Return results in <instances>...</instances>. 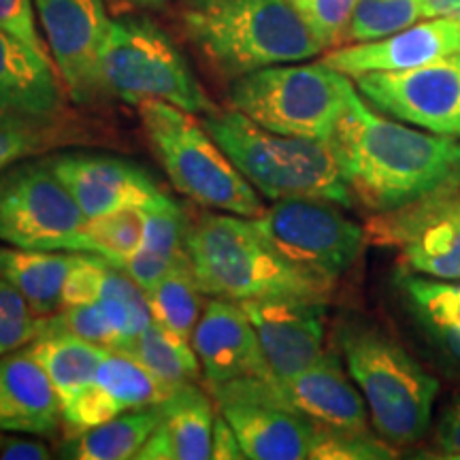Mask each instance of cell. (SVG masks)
Wrapping results in <instances>:
<instances>
[{
    "label": "cell",
    "instance_id": "obj_20",
    "mask_svg": "<svg viewBox=\"0 0 460 460\" xmlns=\"http://www.w3.org/2000/svg\"><path fill=\"white\" fill-rule=\"evenodd\" d=\"M292 407L320 427L371 430L369 407L335 352H324L301 376L279 384Z\"/></svg>",
    "mask_w": 460,
    "mask_h": 460
},
{
    "label": "cell",
    "instance_id": "obj_19",
    "mask_svg": "<svg viewBox=\"0 0 460 460\" xmlns=\"http://www.w3.org/2000/svg\"><path fill=\"white\" fill-rule=\"evenodd\" d=\"M62 402L43 367L26 349L0 356V433H56Z\"/></svg>",
    "mask_w": 460,
    "mask_h": 460
},
{
    "label": "cell",
    "instance_id": "obj_16",
    "mask_svg": "<svg viewBox=\"0 0 460 460\" xmlns=\"http://www.w3.org/2000/svg\"><path fill=\"white\" fill-rule=\"evenodd\" d=\"M48 160L88 220L119 207L149 205L164 194L143 166L128 160L92 154H58Z\"/></svg>",
    "mask_w": 460,
    "mask_h": 460
},
{
    "label": "cell",
    "instance_id": "obj_43",
    "mask_svg": "<svg viewBox=\"0 0 460 460\" xmlns=\"http://www.w3.org/2000/svg\"><path fill=\"white\" fill-rule=\"evenodd\" d=\"M211 458L214 460H243L245 454L241 450L233 427L226 418L217 416L214 420V430H211Z\"/></svg>",
    "mask_w": 460,
    "mask_h": 460
},
{
    "label": "cell",
    "instance_id": "obj_46",
    "mask_svg": "<svg viewBox=\"0 0 460 460\" xmlns=\"http://www.w3.org/2000/svg\"><path fill=\"white\" fill-rule=\"evenodd\" d=\"M130 3H137V4H160L163 0H130Z\"/></svg>",
    "mask_w": 460,
    "mask_h": 460
},
{
    "label": "cell",
    "instance_id": "obj_4",
    "mask_svg": "<svg viewBox=\"0 0 460 460\" xmlns=\"http://www.w3.org/2000/svg\"><path fill=\"white\" fill-rule=\"evenodd\" d=\"M337 345L365 396L376 433L396 447L422 441L439 393L437 377L371 322L345 318L337 326Z\"/></svg>",
    "mask_w": 460,
    "mask_h": 460
},
{
    "label": "cell",
    "instance_id": "obj_27",
    "mask_svg": "<svg viewBox=\"0 0 460 460\" xmlns=\"http://www.w3.org/2000/svg\"><path fill=\"white\" fill-rule=\"evenodd\" d=\"M163 418V405L132 410L115 416L105 424L68 437L62 446V456L73 460H128L137 454L156 430Z\"/></svg>",
    "mask_w": 460,
    "mask_h": 460
},
{
    "label": "cell",
    "instance_id": "obj_25",
    "mask_svg": "<svg viewBox=\"0 0 460 460\" xmlns=\"http://www.w3.org/2000/svg\"><path fill=\"white\" fill-rule=\"evenodd\" d=\"M186 216L177 200L163 197L147 205V224L143 243L122 271L130 275L143 290H152L175 267L186 252Z\"/></svg>",
    "mask_w": 460,
    "mask_h": 460
},
{
    "label": "cell",
    "instance_id": "obj_39",
    "mask_svg": "<svg viewBox=\"0 0 460 460\" xmlns=\"http://www.w3.org/2000/svg\"><path fill=\"white\" fill-rule=\"evenodd\" d=\"M107 267L109 262L105 258L88 252H75L73 264L62 286V307L99 301Z\"/></svg>",
    "mask_w": 460,
    "mask_h": 460
},
{
    "label": "cell",
    "instance_id": "obj_40",
    "mask_svg": "<svg viewBox=\"0 0 460 460\" xmlns=\"http://www.w3.org/2000/svg\"><path fill=\"white\" fill-rule=\"evenodd\" d=\"M56 326L62 331L73 332V335L85 339V341L102 345L107 349L118 348V335H115L111 322L107 320L102 307L96 303L73 305V307H62V312L49 315Z\"/></svg>",
    "mask_w": 460,
    "mask_h": 460
},
{
    "label": "cell",
    "instance_id": "obj_11",
    "mask_svg": "<svg viewBox=\"0 0 460 460\" xmlns=\"http://www.w3.org/2000/svg\"><path fill=\"white\" fill-rule=\"evenodd\" d=\"M217 410L237 433L245 458L303 460L312 452L315 422L292 407L275 379L237 377L207 384Z\"/></svg>",
    "mask_w": 460,
    "mask_h": 460
},
{
    "label": "cell",
    "instance_id": "obj_5",
    "mask_svg": "<svg viewBox=\"0 0 460 460\" xmlns=\"http://www.w3.org/2000/svg\"><path fill=\"white\" fill-rule=\"evenodd\" d=\"M203 126L241 175L269 200L314 197L354 205L331 143L271 132L237 109H216L205 115Z\"/></svg>",
    "mask_w": 460,
    "mask_h": 460
},
{
    "label": "cell",
    "instance_id": "obj_7",
    "mask_svg": "<svg viewBox=\"0 0 460 460\" xmlns=\"http://www.w3.org/2000/svg\"><path fill=\"white\" fill-rule=\"evenodd\" d=\"M356 92L324 62L273 65L234 79L230 105L262 128L329 143Z\"/></svg>",
    "mask_w": 460,
    "mask_h": 460
},
{
    "label": "cell",
    "instance_id": "obj_42",
    "mask_svg": "<svg viewBox=\"0 0 460 460\" xmlns=\"http://www.w3.org/2000/svg\"><path fill=\"white\" fill-rule=\"evenodd\" d=\"M435 441L446 456L460 458V394L454 396L441 411Z\"/></svg>",
    "mask_w": 460,
    "mask_h": 460
},
{
    "label": "cell",
    "instance_id": "obj_32",
    "mask_svg": "<svg viewBox=\"0 0 460 460\" xmlns=\"http://www.w3.org/2000/svg\"><path fill=\"white\" fill-rule=\"evenodd\" d=\"M99 305L118 335L115 349L124 348L132 339L139 337L154 322L147 292L128 273L111 264L107 267L105 281H102Z\"/></svg>",
    "mask_w": 460,
    "mask_h": 460
},
{
    "label": "cell",
    "instance_id": "obj_17",
    "mask_svg": "<svg viewBox=\"0 0 460 460\" xmlns=\"http://www.w3.org/2000/svg\"><path fill=\"white\" fill-rule=\"evenodd\" d=\"M452 54H460V20L433 17L377 41L332 49L322 62L356 79L367 73L407 71Z\"/></svg>",
    "mask_w": 460,
    "mask_h": 460
},
{
    "label": "cell",
    "instance_id": "obj_8",
    "mask_svg": "<svg viewBox=\"0 0 460 460\" xmlns=\"http://www.w3.org/2000/svg\"><path fill=\"white\" fill-rule=\"evenodd\" d=\"M102 85L107 94L128 105L164 101L194 115L217 109L169 34L147 17L111 20L102 54Z\"/></svg>",
    "mask_w": 460,
    "mask_h": 460
},
{
    "label": "cell",
    "instance_id": "obj_23",
    "mask_svg": "<svg viewBox=\"0 0 460 460\" xmlns=\"http://www.w3.org/2000/svg\"><path fill=\"white\" fill-rule=\"evenodd\" d=\"M214 420V405L197 384L175 388L163 402V418L137 454V460L211 458Z\"/></svg>",
    "mask_w": 460,
    "mask_h": 460
},
{
    "label": "cell",
    "instance_id": "obj_14",
    "mask_svg": "<svg viewBox=\"0 0 460 460\" xmlns=\"http://www.w3.org/2000/svg\"><path fill=\"white\" fill-rule=\"evenodd\" d=\"M34 9L66 94L77 105L107 94L102 54L111 20L102 0H34Z\"/></svg>",
    "mask_w": 460,
    "mask_h": 460
},
{
    "label": "cell",
    "instance_id": "obj_47",
    "mask_svg": "<svg viewBox=\"0 0 460 460\" xmlns=\"http://www.w3.org/2000/svg\"><path fill=\"white\" fill-rule=\"evenodd\" d=\"M0 437H3V435H0Z\"/></svg>",
    "mask_w": 460,
    "mask_h": 460
},
{
    "label": "cell",
    "instance_id": "obj_35",
    "mask_svg": "<svg viewBox=\"0 0 460 460\" xmlns=\"http://www.w3.org/2000/svg\"><path fill=\"white\" fill-rule=\"evenodd\" d=\"M394 446L371 430L331 429L315 424L309 458L314 460H386L394 458Z\"/></svg>",
    "mask_w": 460,
    "mask_h": 460
},
{
    "label": "cell",
    "instance_id": "obj_29",
    "mask_svg": "<svg viewBox=\"0 0 460 460\" xmlns=\"http://www.w3.org/2000/svg\"><path fill=\"white\" fill-rule=\"evenodd\" d=\"M147 205H128L109 211L85 222L77 239L75 252L96 254L111 264L124 269V264L139 252L146 234Z\"/></svg>",
    "mask_w": 460,
    "mask_h": 460
},
{
    "label": "cell",
    "instance_id": "obj_37",
    "mask_svg": "<svg viewBox=\"0 0 460 460\" xmlns=\"http://www.w3.org/2000/svg\"><path fill=\"white\" fill-rule=\"evenodd\" d=\"M356 3L358 0H290L324 49L343 43Z\"/></svg>",
    "mask_w": 460,
    "mask_h": 460
},
{
    "label": "cell",
    "instance_id": "obj_30",
    "mask_svg": "<svg viewBox=\"0 0 460 460\" xmlns=\"http://www.w3.org/2000/svg\"><path fill=\"white\" fill-rule=\"evenodd\" d=\"M203 295L197 275L192 271L188 252L175 262V267L147 290V301L152 315L158 324L183 339H192V332L200 320Z\"/></svg>",
    "mask_w": 460,
    "mask_h": 460
},
{
    "label": "cell",
    "instance_id": "obj_28",
    "mask_svg": "<svg viewBox=\"0 0 460 460\" xmlns=\"http://www.w3.org/2000/svg\"><path fill=\"white\" fill-rule=\"evenodd\" d=\"M119 349L135 356L143 367H147L154 376L169 384L171 388L197 384L200 371H203L192 341L164 329L156 320L139 337H135Z\"/></svg>",
    "mask_w": 460,
    "mask_h": 460
},
{
    "label": "cell",
    "instance_id": "obj_26",
    "mask_svg": "<svg viewBox=\"0 0 460 460\" xmlns=\"http://www.w3.org/2000/svg\"><path fill=\"white\" fill-rule=\"evenodd\" d=\"M75 258L65 252L26 250L0 243V279L15 286L37 315H51L62 307V286Z\"/></svg>",
    "mask_w": 460,
    "mask_h": 460
},
{
    "label": "cell",
    "instance_id": "obj_31",
    "mask_svg": "<svg viewBox=\"0 0 460 460\" xmlns=\"http://www.w3.org/2000/svg\"><path fill=\"white\" fill-rule=\"evenodd\" d=\"M94 382L107 390L122 413L163 405L175 390L122 349H109L96 369Z\"/></svg>",
    "mask_w": 460,
    "mask_h": 460
},
{
    "label": "cell",
    "instance_id": "obj_10",
    "mask_svg": "<svg viewBox=\"0 0 460 460\" xmlns=\"http://www.w3.org/2000/svg\"><path fill=\"white\" fill-rule=\"evenodd\" d=\"M85 222L48 158H24L0 171V243L75 252Z\"/></svg>",
    "mask_w": 460,
    "mask_h": 460
},
{
    "label": "cell",
    "instance_id": "obj_18",
    "mask_svg": "<svg viewBox=\"0 0 460 460\" xmlns=\"http://www.w3.org/2000/svg\"><path fill=\"white\" fill-rule=\"evenodd\" d=\"M190 341L199 356L207 384L237 377L275 379L262 354L254 324L239 303L211 298L205 305Z\"/></svg>",
    "mask_w": 460,
    "mask_h": 460
},
{
    "label": "cell",
    "instance_id": "obj_41",
    "mask_svg": "<svg viewBox=\"0 0 460 460\" xmlns=\"http://www.w3.org/2000/svg\"><path fill=\"white\" fill-rule=\"evenodd\" d=\"M0 28L7 31L11 37L31 48L34 54L41 56L54 65L49 56L48 43L43 41L37 28V9L34 0H0Z\"/></svg>",
    "mask_w": 460,
    "mask_h": 460
},
{
    "label": "cell",
    "instance_id": "obj_13",
    "mask_svg": "<svg viewBox=\"0 0 460 460\" xmlns=\"http://www.w3.org/2000/svg\"><path fill=\"white\" fill-rule=\"evenodd\" d=\"M356 88L390 118L437 135L460 137V54L407 71L360 75Z\"/></svg>",
    "mask_w": 460,
    "mask_h": 460
},
{
    "label": "cell",
    "instance_id": "obj_22",
    "mask_svg": "<svg viewBox=\"0 0 460 460\" xmlns=\"http://www.w3.org/2000/svg\"><path fill=\"white\" fill-rule=\"evenodd\" d=\"M65 94L56 65L0 28V111L60 118Z\"/></svg>",
    "mask_w": 460,
    "mask_h": 460
},
{
    "label": "cell",
    "instance_id": "obj_9",
    "mask_svg": "<svg viewBox=\"0 0 460 460\" xmlns=\"http://www.w3.org/2000/svg\"><path fill=\"white\" fill-rule=\"evenodd\" d=\"M329 199L290 197L273 200L261 217H252L286 261L335 286L354 267L367 233Z\"/></svg>",
    "mask_w": 460,
    "mask_h": 460
},
{
    "label": "cell",
    "instance_id": "obj_33",
    "mask_svg": "<svg viewBox=\"0 0 460 460\" xmlns=\"http://www.w3.org/2000/svg\"><path fill=\"white\" fill-rule=\"evenodd\" d=\"M71 124L60 118L0 111V171L24 158L39 156L68 139Z\"/></svg>",
    "mask_w": 460,
    "mask_h": 460
},
{
    "label": "cell",
    "instance_id": "obj_1",
    "mask_svg": "<svg viewBox=\"0 0 460 460\" xmlns=\"http://www.w3.org/2000/svg\"><path fill=\"white\" fill-rule=\"evenodd\" d=\"M329 143L354 199L373 214L460 190L458 137L396 124L356 92Z\"/></svg>",
    "mask_w": 460,
    "mask_h": 460
},
{
    "label": "cell",
    "instance_id": "obj_6",
    "mask_svg": "<svg viewBox=\"0 0 460 460\" xmlns=\"http://www.w3.org/2000/svg\"><path fill=\"white\" fill-rule=\"evenodd\" d=\"M139 118L172 186L207 209L261 217V192L241 175L194 113L164 101H143Z\"/></svg>",
    "mask_w": 460,
    "mask_h": 460
},
{
    "label": "cell",
    "instance_id": "obj_3",
    "mask_svg": "<svg viewBox=\"0 0 460 460\" xmlns=\"http://www.w3.org/2000/svg\"><path fill=\"white\" fill-rule=\"evenodd\" d=\"M183 28L230 79L324 51L290 0H186Z\"/></svg>",
    "mask_w": 460,
    "mask_h": 460
},
{
    "label": "cell",
    "instance_id": "obj_24",
    "mask_svg": "<svg viewBox=\"0 0 460 460\" xmlns=\"http://www.w3.org/2000/svg\"><path fill=\"white\" fill-rule=\"evenodd\" d=\"M24 349L48 373L62 405L94 382L96 369L109 352L102 345L90 343L73 332L62 331L51 322L49 315H45L41 335L28 343Z\"/></svg>",
    "mask_w": 460,
    "mask_h": 460
},
{
    "label": "cell",
    "instance_id": "obj_2",
    "mask_svg": "<svg viewBox=\"0 0 460 460\" xmlns=\"http://www.w3.org/2000/svg\"><path fill=\"white\" fill-rule=\"evenodd\" d=\"M186 252L207 296L234 303L269 296L329 303L335 290L286 261L252 217L205 214L188 228Z\"/></svg>",
    "mask_w": 460,
    "mask_h": 460
},
{
    "label": "cell",
    "instance_id": "obj_45",
    "mask_svg": "<svg viewBox=\"0 0 460 460\" xmlns=\"http://www.w3.org/2000/svg\"><path fill=\"white\" fill-rule=\"evenodd\" d=\"M424 20L433 17H450V20H460V0H420Z\"/></svg>",
    "mask_w": 460,
    "mask_h": 460
},
{
    "label": "cell",
    "instance_id": "obj_12",
    "mask_svg": "<svg viewBox=\"0 0 460 460\" xmlns=\"http://www.w3.org/2000/svg\"><path fill=\"white\" fill-rule=\"evenodd\" d=\"M365 233L369 243L396 247L407 271L460 279V190L373 214Z\"/></svg>",
    "mask_w": 460,
    "mask_h": 460
},
{
    "label": "cell",
    "instance_id": "obj_44",
    "mask_svg": "<svg viewBox=\"0 0 460 460\" xmlns=\"http://www.w3.org/2000/svg\"><path fill=\"white\" fill-rule=\"evenodd\" d=\"M0 458L3 460H48L51 458L49 447L41 441L26 437L3 435L0 437Z\"/></svg>",
    "mask_w": 460,
    "mask_h": 460
},
{
    "label": "cell",
    "instance_id": "obj_21",
    "mask_svg": "<svg viewBox=\"0 0 460 460\" xmlns=\"http://www.w3.org/2000/svg\"><path fill=\"white\" fill-rule=\"evenodd\" d=\"M396 288L420 337L460 379V279L446 281L402 271L396 275Z\"/></svg>",
    "mask_w": 460,
    "mask_h": 460
},
{
    "label": "cell",
    "instance_id": "obj_34",
    "mask_svg": "<svg viewBox=\"0 0 460 460\" xmlns=\"http://www.w3.org/2000/svg\"><path fill=\"white\" fill-rule=\"evenodd\" d=\"M424 20L420 0H358L343 43H367Z\"/></svg>",
    "mask_w": 460,
    "mask_h": 460
},
{
    "label": "cell",
    "instance_id": "obj_15",
    "mask_svg": "<svg viewBox=\"0 0 460 460\" xmlns=\"http://www.w3.org/2000/svg\"><path fill=\"white\" fill-rule=\"evenodd\" d=\"M254 324L275 382L288 384L324 354L326 303L269 296L239 303Z\"/></svg>",
    "mask_w": 460,
    "mask_h": 460
},
{
    "label": "cell",
    "instance_id": "obj_36",
    "mask_svg": "<svg viewBox=\"0 0 460 460\" xmlns=\"http://www.w3.org/2000/svg\"><path fill=\"white\" fill-rule=\"evenodd\" d=\"M43 322L15 286L0 279V356L24 349L41 335Z\"/></svg>",
    "mask_w": 460,
    "mask_h": 460
},
{
    "label": "cell",
    "instance_id": "obj_38",
    "mask_svg": "<svg viewBox=\"0 0 460 460\" xmlns=\"http://www.w3.org/2000/svg\"><path fill=\"white\" fill-rule=\"evenodd\" d=\"M119 413L122 411L107 394V390L92 382L90 386L79 390L71 401L62 405V424H65L68 437H77L99 424L109 422Z\"/></svg>",
    "mask_w": 460,
    "mask_h": 460
}]
</instances>
